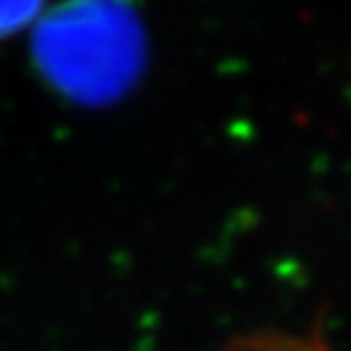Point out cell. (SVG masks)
I'll list each match as a JSON object with an SVG mask.
<instances>
[{"label":"cell","mask_w":351,"mask_h":351,"mask_svg":"<svg viewBox=\"0 0 351 351\" xmlns=\"http://www.w3.org/2000/svg\"><path fill=\"white\" fill-rule=\"evenodd\" d=\"M47 10V0H0V42L34 27Z\"/></svg>","instance_id":"2"},{"label":"cell","mask_w":351,"mask_h":351,"mask_svg":"<svg viewBox=\"0 0 351 351\" xmlns=\"http://www.w3.org/2000/svg\"><path fill=\"white\" fill-rule=\"evenodd\" d=\"M32 59L56 93L103 105L137 83L147 34L127 0H64L34 22Z\"/></svg>","instance_id":"1"}]
</instances>
